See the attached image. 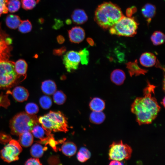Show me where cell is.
Instances as JSON below:
<instances>
[{
  "mask_svg": "<svg viewBox=\"0 0 165 165\" xmlns=\"http://www.w3.org/2000/svg\"><path fill=\"white\" fill-rule=\"evenodd\" d=\"M147 83L143 90L144 97L136 98L131 105V111L135 115L139 125L151 123L160 109L156 98L152 96L156 87Z\"/></svg>",
  "mask_w": 165,
  "mask_h": 165,
  "instance_id": "obj_1",
  "label": "cell"
},
{
  "mask_svg": "<svg viewBox=\"0 0 165 165\" xmlns=\"http://www.w3.org/2000/svg\"><path fill=\"white\" fill-rule=\"evenodd\" d=\"M124 16L120 8L110 2L99 5L95 10L94 20L104 29H109Z\"/></svg>",
  "mask_w": 165,
  "mask_h": 165,
  "instance_id": "obj_2",
  "label": "cell"
},
{
  "mask_svg": "<svg viewBox=\"0 0 165 165\" xmlns=\"http://www.w3.org/2000/svg\"><path fill=\"white\" fill-rule=\"evenodd\" d=\"M38 119L39 123L49 134L52 131L64 132L68 131L67 119L61 111H51L40 116Z\"/></svg>",
  "mask_w": 165,
  "mask_h": 165,
  "instance_id": "obj_3",
  "label": "cell"
},
{
  "mask_svg": "<svg viewBox=\"0 0 165 165\" xmlns=\"http://www.w3.org/2000/svg\"><path fill=\"white\" fill-rule=\"evenodd\" d=\"M39 123L36 116L22 112L10 120L9 126L11 134L18 136L24 132H31L35 126Z\"/></svg>",
  "mask_w": 165,
  "mask_h": 165,
  "instance_id": "obj_4",
  "label": "cell"
},
{
  "mask_svg": "<svg viewBox=\"0 0 165 165\" xmlns=\"http://www.w3.org/2000/svg\"><path fill=\"white\" fill-rule=\"evenodd\" d=\"M138 24L134 18L123 16L112 27L109 31L112 35L126 37H133L137 33Z\"/></svg>",
  "mask_w": 165,
  "mask_h": 165,
  "instance_id": "obj_5",
  "label": "cell"
},
{
  "mask_svg": "<svg viewBox=\"0 0 165 165\" xmlns=\"http://www.w3.org/2000/svg\"><path fill=\"white\" fill-rule=\"evenodd\" d=\"M19 76L14 68V62L8 60L0 61V89L11 87Z\"/></svg>",
  "mask_w": 165,
  "mask_h": 165,
  "instance_id": "obj_6",
  "label": "cell"
},
{
  "mask_svg": "<svg viewBox=\"0 0 165 165\" xmlns=\"http://www.w3.org/2000/svg\"><path fill=\"white\" fill-rule=\"evenodd\" d=\"M132 152L130 147L123 144L122 141L114 142L109 146V159L118 161L128 160L131 157Z\"/></svg>",
  "mask_w": 165,
  "mask_h": 165,
  "instance_id": "obj_7",
  "label": "cell"
},
{
  "mask_svg": "<svg viewBox=\"0 0 165 165\" xmlns=\"http://www.w3.org/2000/svg\"><path fill=\"white\" fill-rule=\"evenodd\" d=\"M22 150L18 141L12 139L1 150V157L4 161L8 163L17 160Z\"/></svg>",
  "mask_w": 165,
  "mask_h": 165,
  "instance_id": "obj_8",
  "label": "cell"
},
{
  "mask_svg": "<svg viewBox=\"0 0 165 165\" xmlns=\"http://www.w3.org/2000/svg\"><path fill=\"white\" fill-rule=\"evenodd\" d=\"M12 39L2 28L0 23V61L9 60L11 56Z\"/></svg>",
  "mask_w": 165,
  "mask_h": 165,
  "instance_id": "obj_9",
  "label": "cell"
},
{
  "mask_svg": "<svg viewBox=\"0 0 165 165\" xmlns=\"http://www.w3.org/2000/svg\"><path fill=\"white\" fill-rule=\"evenodd\" d=\"M62 60L67 71L71 72L78 69L80 57L78 52L72 50L64 55Z\"/></svg>",
  "mask_w": 165,
  "mask_h": 165,
  "instance_id": "obj_10",
  "label": "cell"
},
{
  "mask_svg": "<svg viewBox=\"0 0 165 165\" xmlns=\"http://www.w3.org/2000/svg\"><path fill=\"white\" fill-rule=\"evenodd\" d=\"M70 41L75 43H79L82 42L85 38L84 30L81 27L75 26L68 31Z\"/></svg>",
  "mask_w": 165,
  "mask_h": 165,
  "instance_id": "obj_11",
  "label": "cell"
},
{
  "mask_svg": "<svg viewBox=\"0 0 165 165\" xmlns=\"http://www.w3.org/2000/svg\"><path fill=\"white\" fill-rule=\"evenodd\" d=\"M10 94L16 101L20 102L26 101L29 96V93L27 89L21 86L15 87L12 92H10Z\"/></svg>",
  "mask_w": 165,
  "mask_h": 165,
  "instance_id": "obj_12",
  "label": "cell"
},
{
  "mask_svg": "<svg viewBox=\"0 0 165 165\" xmlns=\"http://www.w3.org/2000/svg\"><path fill=\"white\" fill-rule=\"evenodd\" d=\"M140 64L146 67H152L154 66L156 62V57L153 53L145 52L141 56L139 59Z\"/></svg>",
  "mask_w": 165,
  "mask_h": 165,
  "instance_id": "obj_13",
  "label": "cell"
},
{
  "mask_svg": "<svg viewBox=\"0 0 165 165\" xmlns=\"http://www.w3.org/2000/svg\"><path fill=\"white\" fill-rule=\"evenodd\" d=\"M126 68L128 69L130 76H138L140 75H145L148 70L141 68L138 65L137 60L134 62H129L126 64Z\"/></svg>",
  "mask_w": 165,
  "mask_h": 165,
  "instance_id": "obj_14",
  "label": "cell"
},
{
  "mask_svg": "<svg viewBox=\"0 0 165 165\" xmlns=\"http://www.w3.org/2000/svg\"><path fill=\"white\" fill-rule=\"evenodd\" d=\"M41 89L42 92L47 95H50L56 91L57 85L55 82L51 79L46 80L42 82Z\"/></svg>",
  "mask_w": 165,
  "mask_h": 165,
  "instance_id": "obj_15",
  "label": "cell"
},
{
  "mask_svg": "<svg viewBox=\"0 0 165 165\" xmlns=\"http://www.w3.org/2000/svg\"><path fill=\"white\" fill-rule=\"evenodd\" d=\"M71 17L74 23L77 24H84L88 19L87 16L85 12L80 9L75 10L72 13Z\"/></svg>",
  "mask_w": 165,
  "mask_h": 165,
  "instance_id": "obj_16",
  "label": "cell"
},
{
  "mask_svg": "<svg viewBox=\"0 0 165 165\" xmlns=\"http://www.w3.org/2000/svg\"><path fill=\"white\" fill-rule=\"evenodd\" d=\"M124 72L122 70L116 69L113 70L111 73L110 79L111 81L118 85L122 84L125 79Z\"/></svg>",
  "mask_w": 165,
  "mask_h": 165,
  "instance_id": "obj_17",
  "label": "cell"
},
{
  "mask_svg": "<svg viewBox=\"0 0 165 165\" xmlns=\"http://www.w3.org/2000/svg\"><path fill=\"white\" fill-rule=\"evenodd\" d=\"M19 135L18 142L21 146L24 147H28L32 144L34 138L33 135L31 132H24Z\"/></svg>",
  "mask_w": 165,
  "mask_h": 165,
  "instance_id": "obj_18",
  "label": "cell"
},
{
  "mask_svg": "<svg viewBox=\"0 0 165 165\" xmlns=\"http://www.w3.org/2000/svg\"><path fill=\"white\" fill-rule=\"evenodd\" d=\"M77 150L76 145L71 141H68L64 142L61 147V150L63 153L68 156H71L74 155Z\"/></svg>",
  "mask_w": 165,
  "mask_h": 165,
  "instance_id": "obj_19",
  "label": "cell"
},
{
  "mask_svg": "<svg viewBox=\"0 0 165 165\" xmlns=\"http://www.w3.org/2000/svg\"><path fill=\"white\" fill-rule=\"evenodd\" d=\"M21 21L18 16L14 14L8 15L6 19V25L12 29H16L18 28Z\"/></svg>",
  "mask_w": 165,
  "mask_h": 165,
  "instance_id": "obj_20",
  "label": "cell"
},
{
  "mask_svg": "<svg viewBox=\"0 0 165 165\" xmlns=\"http://www.w3.org/2000/svg\"><path fill=\"white\" fill-rule=\"evenodd\" d=\"M28 68V64L26 61L24 59H19L14 63L15 71L19 76L25 75Z\"/></svg>",
  "mask_w": 165,
  "mask_h": 165,
  "instance_id": "obj_21",
  "label": "cell"
},
{
  "mask_svg": "<svg viewBox=\"0 0 165 165\" xmlns=\"http://www.w3.org/2000/svg\"><path fill=\"white\" fill-rule=\"evenodd\" d=\"M89 107L92 111H102L105 108V103L100 98L95 97L93 98L90 102Z\"/></svg>",
  "mask_w": 165,
  "mask_h": 165,
  "instance_id": "obj_22",
  "label": "cell"
},
{
  "mask_svg": "<svg viewBox=\"0 0 165 165\" xmlns=\"http://www.w3.org/2000/svg\"><path fill=\"white\" fill-rule=\"evenodd\" d=\"M156 11L155 7L150 4H145L141 9V12L143 16L147 19L148 21H150L154 16Z\"/></svg>",
  "mask_w": 165,
  "mask_h": 165,
  "instance_id": "obj_23",
  "label": "cell"
},
{
  "mask_svg": "<svg viewBox=\"0 0 165 165\" xmlns=\"http://www.w3.org/2000/svg\"><path fill=\"white\" fill-rule=\"evenodd\" d=\"M31 131L33 135L36 138L39 139L40 141L45 139L47 137H46L45 135L48 136L50 135H49L43 127L39 124L35 126Z\"/></svg>",
  "mask_w": 165,
  "mask_h": 165,
  "instance_id": "obj_24",
  "label": "cell"
},
{
  "mask_svg": "<svg viewBox=\"0 0 165 165\" xmlns=\"http://www.w3.org/2000/svg\"><path fill=\"white\" fill-rule=\"evenodd\" d=\"M105 118L104 113L101 111H93L90 116V122L94 124H99L102 123Z\"/></svg>",
  "mask_w": 165,
  "mask_h": 165,
  "instance_id": "obj_25",
  "label": "cell"
},
{
  "mask_svg": "<svg viewBox=\"0 0 165 165\" xmlns=\"http://www.w3.org/2000/svg\"><path fill=\"white\" fill-rule=\"evenodd\" d=\"M47 149V147H43L40 144L36 143L31 146L30 150V154L33 157L38 158L42 156L44 151Z\"/></svg>",
  "mask_w": 165,
  "mask_h": 165,
  "instance_id": "obj_26",
  "label": "cell"
},
{
  "mask_svg": "<svg viewBox=\"0 0 165 165\" xmlns=\"http://www.w3.org/2000/svg\"><path fill=\"white\" fill-rule=\"evenodd\" d=\"M165 39V35L162 32L155 31L151 37V40L154 45L157 46L163 44Z\"/></svg>",
  "mask_w": 165,
  "mask_h": 165,
  "instance_id": "obj_27",
  "label": "cell"
},
{
  "mask_svg": "<svg viewBox=\"0 0 165 165\" xmlns=\"http://www.w3.org/2000/svg\"><path fill=\"white\" fill-rule=\"evenodd\" d=\"M53 99L54 102L56 104L62 105L66 101L67 96L62 91L57 90L53 94Z\"/></svg>",
  "mask_w": 165,
  "mask_h": 165,
  "instance_id": "obj_28",
  "label": "cell"
},
{
  "mask_svg": "<svg viewBox=\"0 0 165 165\" xmlns=\"http://www.w3.org/2000/svg\"><path fill=\"white\" fill-rule=\"evenodd\" d=\"M39 103L42 108L44 109H49L52 105L51 98L47 95H43L39 100Z\"/></svg>",
  "mask_w": 165,
  "mask_h": 165,
  "instance_id": "obj_29",
  "label": "cell"
},
{
  "mask_svg": "<svg viewBox=\"0 0 165 165\" xmlns=\"http://www.w3.org/2000/svg\"><path fill=\"white\" fill-rule=\"evenodd\" d=\"M80 57V62L83 65H87L89 61V52L86 48L80 50L78 52Z\"/></svg>",
  "mask_w": 165,
  "mask_h": 165,
  "instance_id": "obj_30",
  "label": "cell"
},
{
  "mask_svg": "<svg viewBox=\"0 0 165 165\" xmlns=\"http://www.w3.org/2000/svg\"><path fill=\"white\" fill-rule=\"evenodd\" d=\"M32 26L31 22L28 20H22L18 27L19 31L21 33H25L30 32Z\"/></svg>",
  "mask_w": 165,
  "mask_h": 165,
  "instance_id": "obj_31",
  "label": "cell"
},
{
  "mask_svg": "<svg viewBox=\"0 0 165 165\" xmlns=\"http://www.w3.org/2000/svg\"><path fill=\"white\" fill-rule=\"evenodd\" d=\"M20 4L19 0H9L7 5L8 11L11 13L17 11L20 7Z\"/></svg>",
  "mask_w": 165,
  "mask_h": 165,
  "instance_id": "obj_32",
  "label": "cell"
},
{
  "mask_svg": "<svg viewBox=\"0 0 165 165\" xmlns=\"http://www.w3.org/2000/svg\"><path fill=\"white\" fill-rule=\"evenodd\" d=\"M26 112L30 115H35L39 111V108L37 105L33 102L28 103L25 106Z\"/></svg>",
  "mask_w": 165,
  "mask_h": 165,
  "instance_id": "obj_33",
  "label": "cell"
},
{
  "mask_svg": "<svg viewBox=\"0 0 165 165\" xmlns=\"http://www.w3.org/2000/svg\"><path fill=\"white\" fill-rule=\"evenodd\" d=\"M9 94H10V92L9 91L6 94L2 93L0 94V107H3L7 109L10 105V101L8 97Z\"/></svg>",
  "mask_w": 165,
  "mask_h": 165,
  "instance_id": "obj_34",
  "label": "cell"
},
{
  "mask_svg": "<svg viewBox=\"0 0 165 165\" xmlns=\"http://www.w3.org/2000/svg\"><path fill=\"white\" fill-rule=\"evenodd\" d=\"M39 1V0H21L22 7L25 10L33 9Z\"/></svg>",
  "mask_w": 165,
  "mask_h": 165,
  "instance_id": "obj_35",
  "label": "cell"
},
{
  "mask_svg": "<svg viewBox=\"0 0 165 165\" xmlns=\"http://www.w3.org/2000/svg\"><path fill=\"white\" fill-rule=\"evenodd\" d=\"M12 139L11 136L6 133L0 131V143L6 145Z\"/></svg>",
  "mask_w": 165,
  "mask_h": 165,
  "instance_id": "obj_36",
  "label": "cell"
},
{
  "mask_svg": "<svg viewBox=\"0 0 165 165\" xmlns=\"http://www.w3.org/2000/svg\"><path fill=\"white\" fill-rule=\"evenodd\" d=\"M8 1L9 0H0V16L2 14L8 13L7 5Z\"/></svg>",
  "mask_w": 165,
  "mask_h": 165,
  "instance_id": "obj_37",
  "label": "cell"
},
{
  "mask_svg": "<svg viewBox=\"0 0 165 165\" xmlns=\"http://www.w3.org/2000/svg\"><path fill=\"white\" fill-rule=\"evenodd\" d=\"M79 152L81 153L87 160L89 159L91 157L90 152L88 149L85 147H81Z\"/></svg>",
  "mask_w": 165,
  "mask_h": 165,
  "instance_id": "obj_38",
  "label": "cell"
},
{
  "mask_svg": "<svg viewBox=\"0 0 165 165\" xmlns=\"http://www.w3.org/2000/svg\"><path fill=\"white\" fill-rule=\"evenodd\" d=\"M42 163L38 158H30L25 162V165H41Z\"/></svg>",
  "mask_w": 165,
  "mask_h": 165,
  "instance_id": "obj_39",
  "label": "cell"
},
{
  "mask_svg": "<svg viewBox=\"0 0 165 165\" xmlns=\"http://www.w3.org/2000/svg\"><path fill=\"white\" fill-rule=\"evenodd\" d=\"M66 50V47L65 46H62L58 49H54L53 51V53L55 56H60L64 54Z\"/></svg>",
  "mask_w": 165,
  "mask_h": 165,
  "instance_id": "obj_40",
  "label": "cell"
},
{
  "mask_svg": "<svg viewBox=\"0 0 165 165\" xmlns=\"http://www.w3.org/2000/svg\"><path fill=\"white\" fill-rule=\"evenodd\" d=\"M77 158L78 160L81 163H84L87 160L80 152H78L77 155Z\"/></svg>",
  "mask_w": 165,
  "mask_h": 165,
  "instance_id": "obj_41",
  "label": "cell"
},
{
  "mask_svg": "<svg viewBox=\"0 0 165 165\" xmlns=\"http://www.w3.org/2000/svg\"><path fill=\"white\" fill-rule=\"evenodd\" d=\"M57 39L58 43L59 44H62L65 41V39L64 37L61 35L58 36Z\"/></svg>",
  "mask_w": 165,
  "mask_h": 165,
  "instance_id": "obj_42",
  "label": "cell"
},
{
  "mask_svg": "<svg viewBox=\"0 0 165 165\" xmlns=\"http://www.w3.org/2000/svg\"><path fill=\"white\" fill-rule=\"evenodd\" d=\"M89 45L91 46L94 45V43L93 40L91 38H88L86 39Z\"/></svg>",
  "mask_w": 165,
  "mask_h": 165,
  "instance_id": "obj_43",
  "label": "cell"
},
{
  "mask_svg": "<svg viewBox=\"0 0 165 165\" xmlns=\"http://www.w3.org/2000/svg\"><path fill=\"white\" fill-rule=\"evenodd\" d=\"M109 165H122L121 163L119 162L116 160H113L111 161L109 164Z\"/></svg>",
  "mask_w": 165,
  "mask_h": 165,
  "instance_id": "obj_44",
  "label": "cell"
},
{
  "mask_svg": "<svg viewBox=\"0 0 165 165\" xmlns=\"http://www.w3.org/2000/svg\"><path fill=\"white\" fill-rule=\"evenodd\" d=\"M66 78V76L65 75H62L61 77V80H64Z\"/></svg>",
  "mask_w": 165,
  "mask_h": 165,
  "instance_id": "obj_45",
  "label": "cell"
},
{
  "mask_svg": "<svg viewBox=\"0 0 165 165\" xmlns=\"http://www.w3.org/2000/svg\"><path fill=\"white\" fill-rule=\"evenodd\" d=\"M165 97H164V98L163 99L162 101V104L163 105V106L165 107Z\"/></svg>",
  "mask_w": 165,
  "mask_h": 165,
  "instance_id": "obj_46",
  "label": "cell"
}]
</instances>
